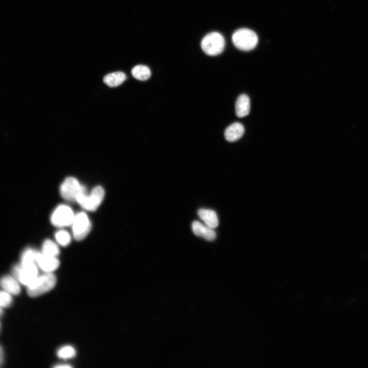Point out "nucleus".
Here are the masks:
<instances>
[{"instance_id": "1", "label": "nucleus", "mask_w": 368, "mask_h": 368, "mask_svg": "<svg viewBox=\"0 0 368 368\" xmlns=\"http://www.w3.org/2000/svg\"><path fill=\"white\" fill-rule=\"evenodd\" d=\"M56 277L51 273H47L38 278L28 286V294L31 297H39L48 292L56 285Z\"/></svg>"}, {"instance_id": "2", "label": "nucleus", "mask_w": 368, "mask_h": 368, "mask_svg": "<svg viewBox=\"0 0 368 368\" xmlns=\"http://www.w3.org/2000/svg\"><path fill=\"white\" fill-rule=\"evenodd\" d=\"M105 192L101 186H97L92 191L89 195L86 192L79 193L76 201L84 209L95 211L101 204L104 197Z\"/></svg>"}, {"instance_id": "3", "label": "nucleus", "mask_w": 368, "mask_h": 368, "mask_svg": "<svg viewBox=\"0 0 368 368\" xmlns=\"http://www.w3.org/2000/svg\"><path fill=\"white\" fill-rule=\"evenodd\" d=\"M232 41L238 49L243 51H250L256 47L259 39L257 35L253 31L242 28L234 33Z\"/></svg>"}, {"instance_id": "4", "label": "nucleus", "mask_w": 368, "mask_h": 368, "mask_svg": "<svg viewBox=\"0 0 368 368\" xmlns=\"http://www.w3.org/2000/svg\"><path fill=\"white\" fill-rule=\"evenodd\" d=\"M13 276L24 286H30L38 278V270L36 263L21 264L14 267Z\"/></svg>"}, {"instance_id": "5", "label": "nucleus", "mask_w": 368, "mask_h": 368, "mask_svg": "<svg viewBox=\"0 0 368 368\" xmlns=\"http://www.w3.org/2000/svg\"><path fill=\"white\" fill-rule=\"evenodd\" d=\"M201 47L206 54L209 56H216L221 53L224 50V39L218 33H210L202 40Z\"/></svg>"}, {"instance_id": "6", "label": "nucleus", "mask_w": 368, "mask_h": 368, "mask_svg": "<svg viewBox=\"0 0 368 368\" xmlns=\"http://www.w3.org/2000/svg\"><path fill=\"white\" fill-rule=\"evenodd\" d=\"M72 225L73 236L77 240H81L86 237L91 228L90 219L84 212L75 215Z\"/></svg>"}, {"instance_id": "7", "label": "nucleus", "mask_w": 368, "mask_h": 368, "mask_svg": "<svg viewBox=\"0 0 368 368\" xmlns=\"http://www.w3.org/2000/svg\"><path fill=\"white\" fill-rule=\"evenodd\" d=\"M86 192V189L80 184L77 179L69 177L65 179L60 187V193L64 199L68 201H76L78 195Z\"/></svg>"}, {"instance_id": "8", "label": "nucleus", "mask_w": 368, "mask_h": 368, "mask_svg": "<svg viewBox=\"0 0 368 368\" xmlns=\"http://www.w3.org/2000/svg\"><path fill=\"white\" fill-rule=\"evenodd\" d=\"M75 215L70 207L66 205H61L54 211L51 217L52 224L58 227H65L71 225Z\"/></svg>"}, {"instance_id": "9", "label": "nucleus", "mask_w": 368, "mask_h": 368, "mask_svg": "<svg viewBox=\"0 0 368 368\" xmlns=\"http://www.w3.org/2000/svg\"><path fill=\"white\" fill-rule=\"evenodd\" d=\"M36 263L41 269L46 273L55 271L60 266V262L56 258L48 257L39 252L37 254Z\"/></svg>"}, {"instance_id": "10", "label": "nucleus", "mask_w": 368, "mask_h": 368, "mask_svg": "<svg viewBox=\"0 0 368 368\" xmlns=\"http://www.w3.org/2000/svg\"><path fill=\"white\" fill-rule=\"evenodd\" d=\"M192 229L195 235L208 241H212L216 238V234L213 229L199 221H195L192 223Z\"/></svg>"}, {"instance_id": "11", "label": "nucleus", "mask_w": 368, "mask_h": 368, "mask_svg": "<svg viewBox=\"0 0 368 368\" xmlns=\"http://www.w3.org/2000/svg\"><path fill=\"white\" fill-rule=\"evenodd\" d=\"M244 133L243 125L239 122H235L226 129L224 137L228 142L233 143L241 138Z\"/></svg>"}, {"instance_id": "12", "label": "nucleus", "mask_w": 368, "mask_h": 368, "mask_svg": "<svg viewBox=\"0 0 368 368\" xmlns=\"http://www.w3.org/2000/svg\"><path fill=\"white\" fill-rule=\"evenodd\" d=\"M19 281L15 277L10 276H6L0 279V286L4 290L11 294L12 295H17L20 294L21 288Z\"/></svg>"}, {"instance_id": "13", "label": "nucleus", "mask_w": 368, "mask_h": 368, "mask_svg": "<svg viewBox=\"0 0 368 368\" xmlns=\"http://www.w3.org/2000/svg\"><path fill=\"white\" fill-rule=\"evenodd\" d=\"M250 111V100L246 94H242L238 98L235 105L236 116L243 118L248 116Z\"/></svg>"}, {"instance_id": "14", "label": "nucleus", "mask_w": 368, "mask_h": 368, "mask_svg": "<svg viewBox=\"0 0 368 368\" xmlns=\"http://www.w3.org/2000/svg\"><path fill=\"white\" fill-rule=\"evenodd\" d=\"M200 218L203 220L205 224L209 227L214 229L218 225V219L216 213L213 210L210 209H201L198 211Z\"/></svg>"}, {"instance_id": "15", "label": "nucleus", "mask_w": 368, "mask_h": 368, "mask_svg": "<svg viewBox=\"0 0 368 368\" xmlns=\"http://www.w3.org/2000/svg\"><path fill=\"white\" fill-rule=\"evenodd\" d=\"M126 79L127 76L124 73L116 72L104 76L103 81L109 87H116L120 86Z\"/></svg>"}, {"instance_id": "16", "label": "nucleus", "mask_w": 368, "mask_h": 368, "mask_svg": "<svg viewBox=\"0 0 368 368\" xmlns=\"http://www.w3.org/2000/svg\"><path fill=\"white\" fill-rule=\"evenodd\" d=\"M133 77L137 80L146 81L151 76L150 69L145 65H137L134 67L132 70Z\"/></svg>"}, {"instance_id": "17", "label": "nucleus", "mask_w": 368, "mask_h": 368, "mask_svg": "<svg viewBox=\"0 0 368 368\" xmlns=\"http://www.w3.org/2000/svg\"><path fill=\"white\" fill-rule=\"evenodd\" d=\"M42 253L48 257L56 258L59 256L60 250L53 241L46 240L43 244Z\"/></svg>"}, {"instance_id": "18", "label": "nucleus", "mask_w": 368, "mask_h": 368, "mask_svg": "<svg viewBox=\"0 0 368 368\" xmlns=\"http://www.w3.org/2000/svg\"><path fill=\"white\" fill-rule=\"evenodd\" d=\"M38 252L31 249L26 250L23 254L21 264H28L36 263Z\"/></svg>"}, {"instance_id": "19", "label": "nucleus", "mask_w": 368, "mask_h": 368, "mask_svg": "<svg viewBox=\"0 0 368 368\" xmlns=\"http://www.w3.org/2000/svg\"><path fill=\"white\" fill-rule=\"evenodd\" d=\"M55 239L58 242L63 246L68 245L71 241V236L68 232L62 230L58 232L55 234Z\"/></svg>"}, {"instance_id": "20", "label": "nucleus", "mask_w": 368, "mask_h": 368, "mask_svg": "<svg viewBox=\"0 0 368 368\" xmlns=\"http://www.w3.org/2000/svg\"><path fill=\"white\" fill-rule=\"evenodd\" d=\"M76 351L72 347L67 346L61 348L58 352V355L63 359H69L75 356Z\"/></svg>"}, {"instance_id": "21", "label": "nucleus", "mask_w": 368, "mask_h": 368, "mask_svg": "<svg viewBox=\"0 0 368 368\" xmlns=\"http://www.w3.org/2000/svg\"><path fill=\"white\" fill-rule=\"evenodd\" d=\"M12 302L13 298L11 294L5 290L0 291V307H9Z\"/></svg>"}, {"instance_id": "22", "label": "nucleus", "mask_w": 368, "mask_h": 368, "mask_svg": "<svg viewBox=\"0 0 368 368\" xmlns=\"http://www.w3.org/2000/svg\"><path fill=\"white\" fill-rule=\"evenodd\" d=\"M4 360V351L1 346H0V366H1L3 364Z\"/></svg>"}, {"instance_id": "23", "label": "nucleus", "mask_w": 368, "mask_h": 368, "mask_svg": "<svg viewBox=\"0 0 368 368\" xmlns=\"http://www.w3.org/2000/svg\"><path fill=\"white\" fill-rule=\"evenodd\" d=\"M71 367V366L69 365H65V364L64 365H58L56 366V367H59V368H62V367L66 368V367Z\"/></svg>"}, {"instance_id": "24", "label": "nucleus", "mask_w": 368, "mask_h": 368, "mask_svg": "<svg viewBox=\"0 0 368 368\" xmlns=\"http://www.w3.org/2000/svg\"><path fill=\"white\" fill-rule=\"evenodd\" d=\"M3 314V308L0 307V316H1Z\"/></svg>"}, {"instance_id": "25", "label": "nucleus", "mask_w": 368, "mask_h": 368, "mask_svg": "<svg viewBox=\"0 0 368 368\" xmlns=\"http://www.w3.org/2000/svg\"><path fill=\"white\" fill-rule=\"evenodd\" d=\"M0 327H1V324H0Z\"/></svg>"}]
</instances>
